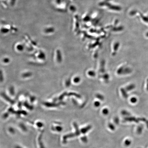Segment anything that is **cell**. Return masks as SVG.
<instances>
[{
	"label": "cell",
	"instance_id": "2",
	"mask_svg": "<svg viewBox=\"0 0 148 148\" xmlns=\"http://www.w3.org/2000/svg\"><path fill=\"white\" fill-rule=\"evenodd\" d=\"M56 28L52 25H47L43 27L42 29V32L45 35H52L56 32Z\"/></svg>",
	"mask_w": 148,
	"mask_h": 148
},
{
	"label": "cell",
	"instance_id": "1",
	"mask_svg": "<svg viewBox=\"0 0 148 148\" xmlns=\"http://www.w3.org/2000/svg\"><path fill=\"white\" fill-rule=\"evenodd\" d=\"M17 29V27L14 25L8 23H2V24L1 25L0 32L3 34H8L10 32L14 33Z\"/></svg>",
	"mask_w": 148,
	"mask_h": 148
},
{
	"label": "cell",
	"instance_id": "3",
	"mask_svg": "<svg viewBox=\"0 0 148 148\" xmlns=\"http://www.w3.org/2000/svg\"><path fill=\"white\" fill-rule=\"evenodd\" d=\"M9 7H12L14 6L16 3V0H6Z\"/></svg>",
	"mask_w": 148,
	"mask_h": 148
}]
</instances>
